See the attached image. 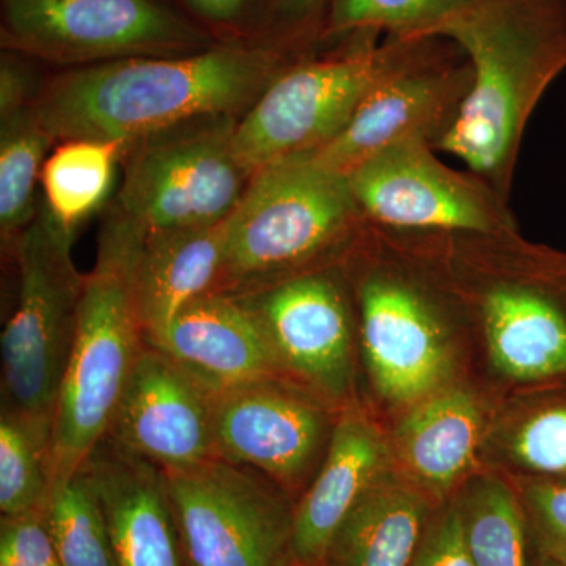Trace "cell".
I'll return each instance as SVG.
<instances>
[{
    "mask_svg": "<svg viewBox=\"0 0 566 566\" xmlns=\"http://www.w3.org/2000/svg\"><path fill=\"white\" fill-rule=\"evenodd\" d=\"M293 63L273 46L210 48L178 57L120 59L70 71L35 104L55 140L120 142L249 109Z\"/></svg>",
    "mask_w": 566,
    "mask_h": 566,
    "instance_id": "cell-1",
    "label": "cell"
},
{
    "mask_svg": "<svg viewBox=\"0 0 566 566\" xmlns=\"http://www.w3.org/2000/svg\"><path fill=\"white\" fill-rule=\"evenodd\" d=\"M436 39L460 48L472 85L434 150L455 156L509 202L527 123L566 71V0H483Z\"/></svg>",
    "mask_w": 566,
    "mask_h": 566,
    "instance_id": "cell-2",
    "label": "cell"
},
{
    "mask_svg": "<svg viewBox=\"0 0 566 566\" xmlns=\"http://www.w3.org/2000/svg\"><path fill=\"white\" fill-rule=\"evenodd\" d=\"M142 237L139 227L115 210L99 234L52 420L51 486L76 474L106 438L134 365L147 346L134 292Z\"/></svg>",
    "mask_w": 566,
    "mask_h": 566,
    "instance_id": "cell-3",
    "label": "cell"
},
{
    "mask_svg": "<svg viewBox=\"0 0 566 566\" xmlns=\"http://www.w3.org/2000/svg\"><path fill=\"white\" fill-rule=\"evenodd\" d=\"M363 223L348 175L307 156L264 167L230 214L218 292H241L304 270Z\"/></svg>",
    "mask_w": 566,
    "mask_h": 566,
    "instance_id": "cell-4",
    "label": "cell"
},
{
    "mask_svg": "<svg viewBox=\"0 0 566 566\" xmlns=\"http://www.w3.org/2000/svg\"><path fill=\"white\" fill-rule=\"evenodd\" d=\"M74 230L44 202L18 238L17 307L2 331V408L52 423L69 365L85 275L71 255Z\"/></svg>",
    "mask_w": 566,
    "mask_h": 566,
    "instance_id": "cell-5",
    "label": "cell"
},
{
    "mask_svg": "<svg viewBox=\"0 0 566 566\" xmlns=\"http://www.w3.org/2000/svg\"><path fill=\"white\" fill-rule=\"evenodd\" d=\"M337 57L297 62L282 71L234 123L232 147L245 172L318 150L334 139L359 104L395 69L416 40L354 36Z\"/></svg>",
    "mask_w": 566,
    "mask_h": 566,
    "instance_id": "cell-6",
    "label": "cell"
},
{
    "mask_svg": "<svg viewBox=\"0 0 566 566\" xmlns=\"http://www.w3.org/2000/svg\"><path fill=\"white\" fill-rule=\"evenodd\" d=\"M186 566H297L294 505L266 476L222 458L166 472Z\"/></svg>",
    "mask_w": 566,
    "mask_h": 566,
    "instance_id": "cell-7",
    "label": "cell"
},
{
    "mask_svg": "<svg viewBox=\"0 0 566 566\" xmlns=\"http://www.w3.org/2000/svg\"><path fill=\"white\" fill-rule=\"evenodd\" d=\"M234 123L212 118L136 144L115 211L144 233L226 221L251 180L234 156Z\"/></svg>",
    "mask_w": 566,
    "mask_h": 566,
    "instance_id": "cell-8",
    "label": "cell"
},
{
    "mask_svg": "<svg viewBox=\"0 0 566 566\" xmlns=\"http://www.w3.org/2000/svg\"><path fill=\"white\" fill-rule=\"evenodd\" d=\"M427 139L376 151L348 174L364 221L405 233H516L509 202L482 178L436 158Z\"/></svg>",
    "mask_w": 566,
    "mask_h": 566,
    "instance_id": "cell-9",
    "label": "cell"
},
{
    "mask_svg": "<svg viewBox=\"0 0 566 566\" xmlns=\"http://www.w3.org/2000/svg\"><path fill=\"white\" fill-rule=\"evenodd\" d=\"M2 44L54 63L178 57L207 36L156 0H2Z\"/></svg>",
    "mask_w": 566,
    "mask_h": 566,
    "instance_id": "cell-10",
    "label": "cell"
},
{
    "mask_svg": "<svg viewBox=\"0 0 566 566\" xmlns=\"http://www.w3.org/2000/svg\"><path fill=\"white\" fill-rule=\"evenodd\" d=\"M255 319L279 371L329 405L353 376V311L340 274L308 266L232 293Z\"/></svg>",
    "mask_w": 566,
    "mask_h": 566,
    "instance_id": "cell-11",
    "label": "cell"
},
{
    "mask_svg": "<svg viewBox=\"0 0 566 566\" xmlns=\"http://www.w3.org/2000/svg\"><path fill=\"white\" fill-rule=\"evenodd\" d=\"M472 85L471 63L446 39H419L363 99L344 129L307 158L348 175L376 151L405 139L438 144Z\"/></svg>",
    "mask_w": 566,
    "mask_h": 566,
    "instance_id": "cell-12",
    "label": "cell"
},
{
    "mask_svg": "<svg viewBox=\"0 0 566 566\" xmlns=\"http://www.w3.org/2000/svg\"><path fill=\"white\" fill-rule=\"evenodd\" d=\"M285 376L212 395L218 457L244 465L290 495L311 485L338 415Z\"/></svg>",
    "mask_w": 566,
    "mask_h": 566,
    "instance_id": "cell-13",
    "label": "cell"
},
{
    "mask_svg": "<svg viewBox=\"0 0 566 566\" xmlns=\"http://www.w3.org/2000/svg\"><path fill=\"white\" fill-rule=\"evenodd\" d=\"M360 338L378 392L395 405H416L444 389L452 342L423 286L395 271H368L357 285Z\"/></svg>",
    "mask_w": 566,
    "mask_h": 566,
    "instance_id": "cell-14",
    "label": "cell"
},
{
    "mask_svg": "<svg viewBox=\"0 0 566 566\" xmlns=\"http://www.w3.org/2000/svg\"><path fill=\"white\" fill-rule=\"evenodd\" d=\"M106 436L164 472L219 458L212 395L148 344L134 365Z\"/></svg>",
    "mask_w": 566,
    "mask_h": 566,
    "instance_id": "cell-15",
    "label": "cell"
},
{
    "mask_svg": "<svg viewBox=\"0 0 566 566\" xmlns=\"http://www.w3.org/2000/svg\"><path fill=\"white\" fill-rule=\"evenodd\" d=\"M118 566H186L166 472L109 436L84 465Z\"/></svg>",
    "mask_w": 566,
    "mask_h": 566,
    "instance_id": "cell-16",
    "label": "cell"
},
{
    "mask_svg": "<svg viewBox=\"0 0 566 566\" xmlns=\"http://www.w3.org/2000/svg\"><path fill=\"white\" fill-rule=\"evenodd\" d=\"M495 367L523 382H566V256L534 282H497L480 296Z\"/></svg>",
    "mask_w": 566,
    "mask_h": 566,
    "instance_id": "cell-17",
    "label": "cell"
},
{
    "mask_svg": "<svg viewBox=\"0 0 566 566\" xmlns=\"http://www.w3.org/2000/svg\"><path fill=\"white\" fill-rule=\"evenodd\" d=\"M211 395L282 376L255 319L232 293L210 292L147 340Z\"/></svg>",
    "mask_w": 566,
    "mask_h": 566,
    "instance_id": "cell-18",
    "label": "cell"
},
{
    "mask_svg": "<svg viewBox=\"0 0 566 566\" xmlns=\"http://www.w3.org/2000/svg\"><path fill=\"white\" fill-rule=\"evenodd\" d=\"M389 450L375 423L354 406L335 420L311 485L294 505L293 549L300 565H318L354 505L386 472Z\"/></svg>",
    "mask_w": 566,
    "mask_h": 566,
    "instance_id": "cell-19",
    "label": "cell"
},
{
    "mask_svg": "<svg viewBox=\"0 0 566 566\" xmlns=\"http://www.w3.org/2000/svg\"><path fill=\"white\" fill-rule=\"evenodd\" d=\"M229 218L214 226L144 233L134 264V292L147 340L163 334L197 297L218 292Z\"/></svg>",
    "mask_w": 566,
    "mask_h": 566,
    "instance_id": "cell-20",
    "label": "cell"
},
{
    "mask_svg": "<svg viewBox=\"0 0 566 566\" xmlns=\"http://www.w3.org/2000/svg\"><path fill=\"white\" fill-rule=\"evenodd\" d=\"M430 521L422 490L385 472L345 517L318 566H409Z\"/></svg>",
    "mask_w": 566,
    "mask_h": 566,
    "instance_id": "cell-21",
    "label": "cell"
},
{
    "mask_svg": "<svg viewBox=\"0 0 566 566\" xmlns=\"http://www.w3.org/2000/svg\"><path fill=\"white\" fill-rule=\"evenodd\" d=\"M482 433V411L474 395L442 389L420 401L406 417L395 447L419 485L444 493L474 463Z\"/></svg>",
    "mask_w": 566,
    "mask_h": 566,
    "instance_id": "cell-22",
    "label": "cell"
},
{
    "mask_svg": "<svg viewBox=\"0 0 566 566\" xmlns=\"http://www.w3.org/2000/svg\"><path fill=\"white\" fill-rule=\"evenodd\" d=\"M55 137L44 125L35 102L0 112V234L17 244L35 218L36 181Z\"/></svg>",
    "mask_w": 566,
    "mask_h": 566,
    "instance_id": "cell-23",
    "label": "cell"
},
{
    "mask_svg": "<svg viewBox=\"0 0 566 566\" xmlns=\"http://www.w3.org/2000/svg\"><path fill=\"white\" fill-rule=\"evenodd\" d=\"M125 145L98 139H70L48 156L41 170L44 205L55 221L74 230L106 200Z\"/></svg>",
    "mask_w": 566,
    "mask_h": 566,
    "instance_id": "cell-24",
    "label": "cell"
},
{
    "mask_svg": "<svg viewBox=\"0 0 566 566\" xmlns=\"http://www.w3.org/2000/svg\"><path fill=\"white\" fill-rule=\"evenodd\" d=\"M52 423L2 408L0 515L44 509L51 491Z\"/></svg>",
    "mask_w": 566,
    "mask_h": 566,
    "instance_id": "cell-25",
    "label": "cell"
},
{
    "mask_svg": "<svg viewBox=\"0 0 566 566\" xmlns=\"http://www.w3.org/2000/svg\"><path fill=\"white\" fill-rule=\"evenodd\" d=\"M483 0H331L324 33L394 39H436L450 21Z\"/></svg>",
    "mask_w": 566,
    "mask_h": 566,
    "instance_id": "cell-26",
    "label": "cell"
},
{
    "mask_svg": "<svg viewBox=\"0 0 566 566\" xmlns=\"http://www.w3.org/2000/svg\"><path fill=\"white\" fill-rule=\"evenodd\" d=\"M43 512L62 566H118L102 504L84 469L51 486Z\"/></svg>",
    "mask_w": 566,
    "mask_h": 566,
    "instance_id": "cell-27",
    "label": "cell"
},
{
    "mask_svg": "<svg viewBox=\"0 0 566 566\" xmlns=\"http://www.w3.org/2000/svg\"><path fill=\"white\" fill-rule=\"evenodd\" d=\"M475 566H528L526 516L521 499L493 479H482L458 505Z\"/></svg>",
    "mask_w": 566,
    "mask_h": 566,
    "instance_id": "cell-28",
    "label": "cell"
},
{
    "mask_svg": "<svg viewBox=\"0 0 566 566\" xmlns=\"http://www.w3.org/2000/svg\"><path fill=\"white\" fill-rule=\"evenodd\" d=\"M512 455L536 480L566 483V389L538 401L517 424Z\"/></svg>",
    "mask_w": 566,
    "mask_h": 566,
    "instance_id": "cell-29",
    "label": "cell"
},
{
    "mask_svg": "<svg viewBox=\"0 0 566 566\" xmlns=\"http://www.w3.org/2000/svg\"><path fill=\"white\" fill-rule=\"evenodd\" d=\"M521 504L539 556L566 566V483H527Z\"/></svg>",
    "mask_w": 566,
    "mask_h": 566,
    "instance_id": "cell-30",
    "label": "cell"
},
{
    "mask_svg": "<svg viewBox=\"0 0 566 566\" xmlns=\"http://www.w3.org/2000/svg\"><path fill=\"white\" fill-rule=\"evenodd\" d=\"M0 566H62L43 509L0 517Z\"/></svg>",
    "mask_w": 566,
    "mask_h": 566,
    "instance_id": "cell-31",
    "label": "cell"
},
{
    "mask_svg": "<svg viewBox=\"0 0 566 566\" xmlns=\"http://www.w3.org/2000/svg\"><path fill=\"white\" fill-rule=\"evenodd\" d=\"M409 566H475L458 505L430 521Z\"/></svg>",
    "mask_w": 566,
    "mask_h": 566,
    "instance_id": "cell-32",
    "label": "cell"
},
{
    "mask_svg": "<svg viewBox=\"0 0 566 566\" xmlns=\"http://www.w3.org/2000/svg\"><path fill=\"white\" fill-rule=\"evenodd\" d=\"M29 92H31V84H29L28 74L18 63L3 57L2 69H0V112L31 103Z\"/></svg>",
    "mask_w": 566,
    "mask_h": 566,
    "instance_id": "cell-33",
    "label": "cell"
},
{
    "mask_svg": "<svg viewBox=\"0 0 566 566\" xmlns=\"http://www.w3.org/2000/svg\"><path fill=\"white\" fill-rule=\"evenodd\" d=\"M327 2L331 3V0H275V6L283 20L303 28L314 22Z\"/></svg>",
    "mask_w": 566,
    "mask_h": 566,
    "instance_id": "cell-34",
    "label": "cell"
},
{
    "mask_svg": "<svg viewBox=\"0 0 566 566\" xmlns=\"http://www.w3.org/2000/svg\"><path fill=\"white\" fill-rule=\"evenodd\" d=\"M188 3L205 18L227 21L240 13L245 0H188Z\"/></svg>",
    "mask_w": 566,
    "mask_h": 566,
    "instance_id": "cell-35",
    "label": "cell"
},
{
    "mask_svg": "<svg viewBox=\"0 0 566 566\" xmlns=\"http://www.w3.org/2000/svg\"><path fill=\"white\" fill-rule=\"evenodd\" d=\"M539 566H562L558 564H554V562L545 560V558H542V565Z\"/></svg>",
    "mask_w": 566,
    "mask_h": 566,
    "instance_id": "cell-36",
    "label": "cell"
},
{
    "mask_svg": "<svg viewBox=\"0 0 566 566\" xmlns=\"http://www.w3.org/2000/svg\"><path fill=\"white\" fill-rule=\"evenodd\" d=\"M297 566H318V565H297Z\"/></svg>",
    "mask_w": 566,
    "mask_h": 566,
    "instance_id": "cell-37",
    "label": "cell"
}]
</instances>
